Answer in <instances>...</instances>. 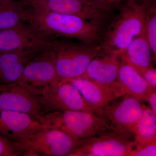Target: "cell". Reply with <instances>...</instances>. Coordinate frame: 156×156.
I'll return each instance as SVG.
<instances>
[{"label": "cell", "instance_id": "obj_1", "mask_svg": "<svg viewBox=\"0 0 156 156\" xmlns=\"http://www.w3.org/2000/svg\"><path fill=\"white\" fill-rule=\"evenodd\" d=\"M24 6V21L51 37H62L86 44H99L107 27L74 15Z\"/></svg>", "mask_w": 156, "mask_h": 156}, {"label": "cell", "instance_id": "obj_2", "mask_svg": "<svg viewBox=\"0 0 156 156\" xmlns=\"http://www.w3.org/2000/svg\"><path fill=\"white\" fill-rule=\"evenodd\" d=\"M149 4L146 2L140 4L129 0L120 7L119 14L107 27L101 42L103 52L122 53L134 39L144 33Z\"/></svg>", "mask_w": 156, "mask_h": 156}, {"label": "cell", "instance_id": "obj_3", "mask_svg": "<svg viewBox=\"0 0 156 156\" xmlns=\"http://www.w3.org/2000/svg\"><path fill=\"white\" fill-rule=\"evenodd\" d=\"M58 83L79 77L90 62L103 53L100 45L56 38L52 49Z\"/></svg>", "mask_w": 156, "mask_h": 156}, {"label": "cell", "instance_id": "obj_4", "mask_svg": "<svg viewBox=\"0 0 156 156\" xmlns=\"http://www.w3.org/2000/svg\"><path fill=\"white\" fill-rule=\"evenodd\" d=\"M40 121L44 127L61 130L79 139L112 132L103 117L91 112H51L43 115Z\"/></svg>", "mask_w": 156, "mask_h": 156}, {"label": "cell", "instance_id": "obj_5", "mask_svg": "<svg viewBox=\"0 0 156 156\" xmlns=\"http://www.w3.org/2000/svg\"><path fill=\"white\" fill-rule=\"evenodd\" d=\"M120 102L99 108L95 113L103 117L112 132L129 140L134 138L136 124L142 115L144 105L140 101L126 95Z\"/></svg>", "mask_w": 156, "mask_h": 156}, {"label": "cell", "instance_id": "obj_6", "mask_svg": "<svg viewBox=\"0 0 156 156\" xmlns=\"http://www.w3.org/2000/svg\"><path fill=\"white\" fill-rule=\"evenodd\" d=\"M35 98L42 116L55 111H78L95 113L97 109L89 104L77 88L69 82L52 85Z\"/></svg>", "mask_w": 156, "mask_h": 156}, {"label": "cell", "instance_id": "obj_7", "mask_svg": "<svg viewBox=\"0 0 156 156\" xmlns=\"http://www.w3.org/2000/svg\"><path fill=\"white\" fill-rule=\"evenodd\" d=\"M27 6L50 12L77 16L89 22L106 25L109 7L89 0H27Z\"/></svg>", "mask_w": 156, "mask_h": 156}, {"label": "cell", "instance_id": "obj_8", "mask_svg": "<svg viewBox=\"0 0 156 156\" xmlns=\"http://www.w3.org/2000/svg\"><path fill=\"white\" fill-rule=\"evenodd\" d=\"M80 140L61 130L44 127L23 144L30 156H69Z\"/></svg>", "mask_w": 156, "mask_h": 156}, {"label": "cell", "instance_id": "obj_9", "mask_svg": "<svg viewBox=\"0 0 156 156\" xmlns=\"http://www.w3.org/2000/svg\"><path fill=\"white\" fill-rule=\"evenodd\" d=\"M51 49L31 60L15 83L35 98L41 95L48 87L58 83Z\"/></svg>", "mask_w": 156, "mask_h": 156}, {"label": "cell", "instance_id": "obj_10", "mask_svg": "<svg viewBox=\"0 0 156 156\" xmlns=\"http://www.w3.org/2000/svg\"><path fill=\"white\" fill-rule=\"evenodd\" d=\"M55 38L46 35L30 23L22 21L13 28L0 30V52L47 51L52 49Z\"/></svg>", "mask_w": 156, "mask_h": 156}, {"label": "cell", "instance_id": "obj_11", "mask_svg": "<svg viewBox=\"0 0 156 156\" xmlns=\"http://www.w3.org/2000/svg\"><path fill=\"white\" fill-rule=\"evenodd\" d=\"M135 146L134 140L123 138L113 132H107L81 139L69 156H128Z\"/></svg>", "mask_w": 156, "mask_h": 156}, {"label": "cell", "instance_id": "obj_12", "mask_svg": "<svg viewBox=\"0 0 156 156\" xmlns=\"http://www.w3.org/2000/svg\"><path fill=\"white\" fill-rule=\"evenodd\" d=\"M120 54L116 51L103 52L90 62L85 73L79 77L93 81L114 92L119 97H123L117 81Z\"/></svg>", "mask_w": 156, "mask_h": 156}, {"label": "cell", "instance_id": "obj_13", "mask_svg": "<svg viewBox=\"0 0 156 156\" xmlns=\"http://www.w3.org/2000/svg\"><path fill=\"white\" fill-rule=\"evenodd\" d=\"M43 127L28 114L0 109V134L13 142L23 144Z\"/></svg>", "mask_w": 156, "mask_h": 156}, {"label": "cell", "instance_id": "obj_14", "mask_svg": "<svg viewBox=\"0 0 156 156\" xmlns=\"http://www.w3.org/2000/svg\"><path fill=\"white\" fill-rule=\"evenodd\" d=\"M0 109L25 113L39 121L42 117L35 98L15 83L0 84Z\"/></svg>", "mask_w": 156, "mask_h": 156}, {"label": "cell", "instance_id": "obj_15", "mask_svg": "<svg viewBox=\"0 0 156 156\" xmlns=\"http://www.w3.org/2000/svg\"><path fill=\"white\" fill-rule=\"evenodd\" d=\"M117 81L124 96L130 95L147 101L154 89L121 54Z\"/></svg>", "mask_w": 156, "mask_h": 156}, {"label": "cell", "instance_id": "obj_16", "mask_svg": "<svg viewBox=\"0 0 156 156\" xmlns=\"http://www.w3.org/2000/svg\"><path fill=\"white\" fill-rule=\"evenodd\" d=\"M45 51L15 50L0 53V84L16 83L27 65Z\"/></svg>", "mask_w": 156, "mask_h": 156}, {"label": "cell", "instance_id": "obj_17", "mask_svg": "<svg viewBox=\"0 0 156 156\" xmlns=\"http://www.w3.org/2000/svg\"><path fill=\"white\" fill-rule=\"evenodd\" d=\"M66 82L73 85L85 100L96 109L106 106L119 98L111 90L86 78H74L64 82Z\"/></svg>", "mask_w": 156, "mask_h": 156}, {"label": "cell", "instance_id": "obj_18", "mask_svg": "<svg viewBox=\"0 0 156 156\" xmlns=\"http://www.w3.org/2000/svg\"><path fill=\"white\" fill-rule=\"evenodd\" d=\"M121 54L140 74L152 66V53L145 32L134 39Z\"/></svg>", "mask_w": 156, "mask_h": 156}, {"label": "cell", "instance_id": "obj_19", "mask_svg": "<svg viewBox=\"0 0 156 156\" xmlns=\"http://www.w3.org/2000/svg\"><path fill=\"white\" fill-rule=\"evenodd\" d=\"M25 6L20 1L0 2V30L9 29L24 21Z\"/></svg>", "mask_w": 156, "mask_h": 156}, {"label": "cell", "instance_id": "obj_20", "mask_svg": "<svg viewBox=\"0 0 156 156\" xmlns=\"http://www.w3.org/2000/svg\"><path fill=\"white\" fill-rule=\"evenodd\" d=\"M143 112L134 132L136 144H143L156 140V115L150 108L143 105Z\"/></svg>", "mask_w": 156, "mask_h": 156}, {"label": "cell", "instance_id": "obj_21", "mask_svg": "<svg viewBox=\"0 0 156 156\" xmlns=\"http://www.w3.org/2000/svg\"><path fill=\"white\" fill-rule=\"evenodd\" d=\"M145 34L150 46L153 58L156 56V9L151 6L148 7L146 18Z\"/></svg>", "mask_w": 156, "mask_h": 156}, {"label": "cell", "instance_id": "obj_22", "mask_svg": "<svg viewBox=\"0 0 156 156\" xmlns=\"http://www.w3.org/2000/svg\"><path fill=\"white\" fill-rule=\"evenodd\" d=\"M26 151L22 144L13 142L0 134V156H25Z\"/></svg>", "mask_w": 156, "mask_h": 156}, {"label": "cell", "instance_id": "obj_23", "mask_svg": "<svg viewBox=\"0 0 156 156\" xmlns=\"http://www.w3.org/2000/svg\"><path fill=\"white\" fill-rule=\"evenodd\" d=\"M156 140L143 144H136L128 156H156Z\"/></svg>", "mask_w": 156, "mask_h": 156}, {"label": "cell", "instance_id": "obj_24", "mask_svg": "<svg viewBox=\"0 0 156 156\" xmlns=\"http://www.w3.org/2000/svg\"><path fill=\"white\" fill-rule=\"evenodd\" d=\"M143 77L145 79L152 87L156 89V70L152 66H150L144 70L141 74Z\"/></svg>", "mask_w": 156, "mask_h": 156}, {"label": "cell", "instance_id": "obj_25", "mask_svg": "<svg viewBox=\"0 0 156 156\" xmlns=\"http://www.w3.org/2000/svg\"><path fill=\"white\" fill-rule=\"evenodd\" d=\"M147 101L149 103L151 109L154 114L156 115V91L154 89L151 93Z\"/></svg>", "mask_w": 156, "mask_h": 156}, {"label": "cell", "instance_id": "obj_26", "mask_svg": "<svg viewBox=\"0 0 156 156\" xmlns=\"http://www.w3.org/2000/svg\"><path fill=\"white\" fill-rule=\"evenodd\" d=\"M94 2L96 4H98L101 5L106 6V7H110L109 6V4L107 2V0H89Z\"/></svg>", "mask_w": 156, "mask_h": 156}, {"label": "cell", "instance_id": "obj_27", "mask_svg": "<svg viewBox=\"0 0 156 156\" xmlns=\"http://www.w3.org/2000/svg\"><path fill=\"white\" fill-rule=\"evenodd\" d=\"M4 1V0H0V2H1V1Z\"/></svg>", "mask_w": 156, "mask_h": 156}, {"label": "cell", "instance_id": "obj_28", "mask_svg": "<svg viewBox=\"0 0 156 156\" xmlns=\"http://www.w3.org/2000/svg\"><path fill=\"white\" fill-rule=\"evenodd\" d=\"M119 1H120V0H119ZM128 1H129V0H128ZM134 1H135V0H134Z\"/></svg>", "mask_w": 156, "mask_h": 156}, {"label": "cell", "instance_id": "obj_29", "mask_svg": "<svg viewBox=\"0 0 156 156\" xmlns=\"http://www.w3.org/2000/svg\"><path fill=\"white\" fill-rule=\"evenodd\" d=\"M1 53V52H0V53Z\"/></svg>", "mask_w": 156, "mask_h": 156}]
</instances>
